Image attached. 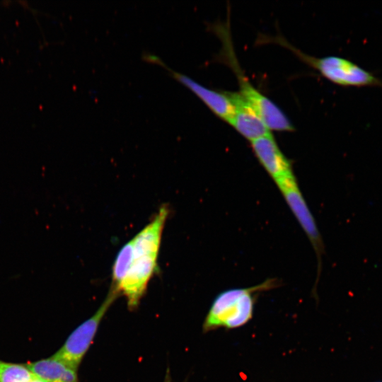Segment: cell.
<instances>
[{
  "label": "cell",
  "instance_id": "1",
  "mask_svg": "<svg viewBox=\"0 0 382 382\" xmlns=\"http://www.w3.org/2000/svg\"><path fill=\"white\" fill-rule=\"evenodd\" d=\"M169 214L163 205L158 213L131 241L129 260L125 274L116 286H111L127 300L129 309L137 307L147 284L157 270L162 232Z\"/></svg>",
  "mask_w": 382,
  "mask_h": 382
},
{
  "label": "cell",
  "instance_id": "2",
  "mask_svg": "<svg viewBox=\"0 0 382 382\" xmlns=\"http://www.w3.org/2000/svg\"><path fill=\"white\" fill-rule=\"evenodd\" d=\"M276 286V279H268L250 287L229 289L219 293L204 320L203 331L220 328L235 329L245 325L253 316L257 294Z\"/></svg>",
  "mask_w": 382,
  "mask_h": 382
},
{
  "label": "cell",
  "instance_id": "3",
  "mask_svg": "<svg viewBox=\"0 0 382 382\" xmlns=\"http://www.w3.org/2000/svg\"><path fill=\"white\" fill-rule=\"evenodd\" d=\"M221 40L219 58L233 71L239 86V93L252 105L270 130L294 131V128L284 112L266 96L256 89L243 72L237 62L232 47L229 27L226 23H214L209 26Z\"/></svg>",
  "mask_w": 382,
  "mask_h": 382
},
{
  "label": "cell",
  "instance_id": "4",
  "mask_svg": "<svg viewBox=\"0 0 382 382\" xmlns=\"http://www.w3.org/2000/svg\"><path fill=\"white\" fill-rule=\"evenodd\" d=\"M272 41L287 48L332 83L344 87H382V80L354 62L337 56L317 58L296 48L281 36Z\"/></svg>",
  "mask_w": 382,
  "mask_h": 382
},
{
  "label": "cell",
  "instance_id": "5",
  "mask_svg": "<svg viewBox=\"0 0 382 382\" xmlns=\"http://www.w3.org/2000/svg\"><path fill=\"white\" fill-rule=\"evenodd\" d=\"M119 295V293L111 287L105 299L95 313L79 325L52 357L77 371L103 318Z\"/></svg>",
  "mask_w": 382,
  "mask_h": 382
},
{
  "label": "cell",
  "instance_id": "6",
  "mask_svg": "<svg viewBox=\"0 0 382 382\" xmlns=\"http://www.w3.org/2000/svg\"><path fill=\"white\" fill-rule=\"evenodd\" d=\"M274 183L317 254L319 273L323 243L315 219L299 189L295 175L292 174L286 176Z\"/></svg>",
  "mask_w": 382,
  "mask_h": 382
},
{
  "label": "cell",
  "instance_id": "7",
  "mask_svg": "<svg viewBox=\"0 0 382 382\" xmlns=\"http://www.w3.org/2000/svg\"><path fill=\"white\" fill-rule=\"evenodd\" d=\"M143 59L165 68L172 77L193 92L214 114L229 124L234 114V108L226 91H216L202 86L190 76L173 70L155 54H144Z\"/></svg>",
  "mask_w": 382,
  "mask_h": 382
},
{
  "label": "cell",
  "instance_id": "8",
  "mask_svg": "<svg viewBox=\"0 0 382 382\" xmlns=\"http://www.w3.org/2000/svg\"><path fill=\"white\" fill-rule=\"evenodd\" d=\"M226 93L234 108L229 125L240 134L252 141L270 133L255 110L238 91H226Z\"/></svg>",
  "mask_w": 382,
  "mask_h": 382
},
{
  "label": "cell",
  "instance_id": "9",
  "mask_svg": "<svg viewBox=\"0 0 382 382\" xmlns=\"http://www.w3.org/2000/svg\"><path fill=\"white\" fill-rule=\"evenodd\" d=\"M250 144L255 157L274 182L294 174L291 163L271 132L250 141Z\"/></svg>",
  "mask_w": 382,
  "mask_h": 382
},
{
  "label": "cell",
  "instance_id": "10",
  "mask_svg": "<svg viewBox=\"0 0 382 382\" xmlns=\"http://www.w3.org/2000/svg\"><path fill=\"white\" fill-rule=\"evenodd\" d=\"M24 364L45 382H79L76 370L52 357Z\"/></svg>",
  "mask_w": 382,
  "mask_h": 382
},
{
  "label": "cell",
  "instance_id": "11",
  "mask_svg": "<svg viewBox=\"0 0 382 382\" xmlns=\"http://www.w3.org/2000/svg\"><path fill=\"white\" fill-rule=\"evenodd\" d=\"M33 376L24 364L0 360V382H30Z\"/></svg>",
  "mask_w": 382,
  "mask_h": 382
},
{
  "label": "cell",
  "instance_id": "12",
  "mask_svg": "<svg viewBox=\"0 0 382 382\" xmlns=\"http://www.w3.org/2000/svg\"><path fill=\"white\" fill-rule=\"evenodd\" d=\"M30 382H45V381L34 375L33 378L31 379Z\"/></svg>",
  "mask_w": 382,
  "mask_h": 382
},
{
  "label": "cell",
  "instance_id": "13",
  "mask_svg": "<svg viewBox=\"0 0 382 382\" xmlns=\"http://www.w3.org/2000/svg\"><path fill=\"white\" fill-rule=\"evenodd\" d=\"M164 382H170V376L168 372L166 374Z\"/></svg>",
  "mask_w": 382,
  "mask_h": 382
}]
</instances>
